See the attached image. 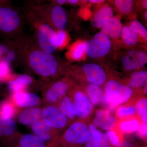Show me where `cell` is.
Listing matches in <instances>:
<instances>
[{"instance_id":"60d3db41","label":"cell","mask_w":147,"mask_h":147,"mask_svg":"<svg viewBox=\"0 0 147 147\" xmlns=\"http://www.w3.org/2000/svg\"><path fill=\"white\" fill-rule=\"evenodd\" d=\"M101 133L102 141L99 147H111V145L109 142L106 134L102 132H101Z\"/></svg>"},{"instance_id":"1f68e13d","label":"cell","mask_w":147,"mask_h":147,"mask_svg":"<svg viewBox=\"0 0 147 147\" xmlns=\"http://www.w3.org/2000/svg\"><path fill=\"white\" fill-rule=\"evenodd\" d=\"M107 137L111 146L115 147L123 141V134L115 127L112 130L107 131Z\"/></svg>"},{"instance_id":"d590c367","label":"cell","mask_w":147,"mask_h":147,"mask_svg":"<svg viewBox=\"0 0 147 147\" xmlns=\"http://www.w3.org/2000/svg\"><path fill=\"white\" fill-rule=\"evenodd\" d=\"M8 87L9 90L13 94L18 92L25 91L27 88V87L18 82L16 79L10 80L8 83Z\"/></svg>"},{"instance_id":"e0dca14e","label":"cell","mask_w":147,"mask_h":147,"mask_svg":"<svg viewBox=\"0 0 147 147\" xmlns=\"http://www.w3.org/2000/svg\"><path fill=\"white\" fill-rule=\"evenodd\" d=\"M42 109L37 107L26 108L18 115V121L24 125H32L41 120Z\"/></svg>"},{"instance_id":"7a4b0ae2","label":"cell","mask_w":147,"mask_h":147,"mask_svg":"<svg viewBox=\"0 0 147 147\" xmlns=\"http://www.w3.org/2000/svg\"><path fill=\"white\" fill-rule=\"evenodd\" d=\"M88 121L79 119L74 122L59 136V145L62 147H82L91 137Z\"/></svg>"},{"instance_id":"8992f818","label":"cell","mask_w":147,"mask_h":147,"mask_svg":"<svg viewBox=\"0 0 147 147\" xmlns=\"http://www.w3.org/2000/svg\"><path fill=\"white\" fill-rule=\"evenodd\" d=\"M68 95L73 102L76 117L88 122L92 114L94 106L83 87L75 84Z\"/></svg>"},{"instance_id":"f546056e","label":"cell","mask_w":147,"mask_h":147,"mask_svg":"<svg viewBox=\"0 0 147 147\" xmlns=\"http://www.w3.org/2000/svg\"><path fill=\"white\" fill-rule=\"evenodd\" d=\"M114 3L119 12L123 14H129L134 8V2L131 0H116Z\"/></svg>"},{"instance_id":"3957f363","label":"cell","mask_w":147,"mask_h":147,"mask_svg":"<svg viewBox=\"0 0 147 147\" xmlns=\"http://www.w3.org/2000/svg\"><path fill=\"white\" fill-rule=\"evenodd\" d=\"M70 77L82 84H92L101 86L105 84L107 75L105 69L99 65L87 63L82 66L80 70L70 71Z\"/></svg>"},{"instance_id":"9c48e42d","label":"cell","mask_w":147,"mask_h":147,"mask_svg":"<svg viewBox=\"0 0 147 147\" xmlns=\"http://www.w3.org/2000/svg\"><path fill=\"white\" fill-rule=\"evenodd\" d=\"M41 120L59 132L66 128L70 123L57 105H46L42 109Z\"/></svg>"},{"instance_id":"ac0fdd59","label":"cell","mask_w":147,"mask_h":147,"mask_svg":"<svg viewBox=\"0 0 147 147\" xmlns=\"http://www.w3.org/2000/svg\"><path fill=\"white\" fill-rule=\"evenodd\" d=\"M125 105L133 106L137 117L141 121L147 122V99L145 96L133 95Z\"/></svg>"},{"instance_id":"6da1fadb","label":"cell","mask_w":147,"mask_h":147,"mask_svg":"<svg viewBox=\"0 0 147 147\" xmlns=\"http://www.w3.org/2000/svg\"><path fill=\"white\" fill-rule=\"evenodd\" d=\"M22 46L25 51L24 57L29 67L34 73L45 79H54L62 74V67L54 55L48 54L39 47L31 46L30 42Z\"/></svg>"},{"instance_id":"44dd1931","label":"cell","mask_w":147,"mask_h":147,"mask_svg":"<svg viewBox=\"0 0 147 147\" xmlns=\"http://www.w3.org/2000/svg\"><path fill=\"white\" fill-rule=\"evenodd\" d=\"M122 28L121 20L114 16L102 27L101 32L108 36L110 39H118L121 37Z\"/></svg>"},{"instance_id":"d6986e66","label":"cell","mask_w":147,"mask_h":147,"mask_svg":"<svg viewBox=\"0 0 147 147\" xmlns=\"http://www.w3.org/2000/svg\"><path fill=\"white\" fill-rule=\"evenodd\" d=\"M141 122L137 116H131L118 120L115 127L123 134H130L137 131Z\"/></svg>"},{"instance_id":"4fadbf2b","label":"cell","mask_w":147,"mask_h":147,"mask_svg":"<svg viewBox=\"0 0 147 147\" xmlns=\"http://www.w3.org/2000/svg\"><path fill=\"white\" fill-rule=\"evenodd\" d=\"M7 147H47L45 142L34 134L15 135L10 139Z\"/></svg>"},{"instance_id":"83f0119b","label":"cell","mask_w":147,"mask_h":147,"mask_svg":"<svg viewBox=\"0 0 147 147\" xmlns=\"http://www.w3.org/2000/svg\"><path fill=\"white\" fill-rule=\"evenodd\" d=\"M16 107L12 101L4 102L0 107V116L5 119H12L16 112Z\"/></svg>"},{"instance_id":"ba28073f","label":"cell","mask_w":147,"mask_h":147,"mask_svg":"<svg viewBox=\"0 0 147 147\" xmlns=\"http://www.w3.org/2000/svg\"><path fill=\"white\" fill-rule=\"evenodd\" d=\"M84 45L85 54L93 59L105 57L112 47L111 39L101 32L95 35L92 39L85 41Z\"/></svg>"},{"instance_id":"8d00e7d4","label":"cell","mask_w":147,"mask_h":147,"mask_svg":"<svg viewBox=\"0 0 147 147\" xmlns=\"http://www.w3.org/2000/svg\"><path fill=\"white\" fill-rule=\"evenodd\" d=\"M18 82L25 86L28 87L33 82V79L31 76L26 74H20L16 76V79Z\"/></svg>"},{"instance_id":"7dc6e473","label":"cell","mask_w":147,"mask_h":147,"mask_svg":"<svg viewBox=\"0 0 147 147\" xmlns=\"http://www.w3.org/2000/svg\"><path fill=\"white\" fill-rule=\"evenodd\" d=\"M144 17L145 19H146V21L147 20V11H145L144 14Z\"/></svg>"},{"instance_id":"603a6c76","label":"cell","mask_w":147,"mask_h":147,"mask_svg":"<svg viewBox=\"0 0 147 147\" xmlns=\"http://www.w3.org/2000/svg\"><path fill=\"white\" fill-rule=\"evenodd\" d=\"M57 106L68 119L70 123L76 119V116L75 108L70 98L67 95L62 98Z\"/></svg>"},{"instance_id":"8fae6325","label":"cell","mask_w":147,"mask_h":147,"mask_svg":"<svg viewBox=\"0 0 147 147\" xmlns=\"http://www.w3.org/2000/svg\"><path fill=\"white\" fill-rule=\"evenodd\" d=\"M32 130L34 134L45 142L47 147L59 146V131L48 126L41 120L32 125Z\"/></svg>"},{"instance_id":"bcb514c9","label":"cell","mask_w":147,"mask_h":147,"mask_svg":"<svg viewBox=\"0 0 147 147\" xmlns=\"http://www.w3.org/2000/svg\"><path fill=\"white\" fill-rule=\"evenodd\" d=\"M142 6L145 9H147V1H142Z\"/></svg>"},{"instance_id":"ee69618b","label":"cell","mask_w":147,"mask_h":147,"mask_svg":"<svg viewBox=\"0 0 147 147\" xmlns=\"http://www.w3.org/2000/svg\"><path fill=\"white\" fill-rule=\"evenodd\" d=\"M89 1L92 3L99 4L104 2L105 1H103V0H90Z\"/></svg>"},{"instance_id":"484cf974","label":"cell","mask_w":147,"mask_h":147,"mask_svg":"<svg viewBox=\"0 0 147 147\" xmlns=\"http://www.w3.org/2000/svg\"><path fill=\"white\" fill-rule=\"evenodd\" d=\"M121 37L123 43L128 46L136 45L139 42L140 37L127 26L123 27Z\"/></svg>"},{"instance_id":"7bdbcfd3","label":"cell","mask_w":147,"mask_h":147,"mask_svg":"<svg viewBox=\"0 0 147 147\" xmlns=\"http://www.w3.org/2000/svg\"><path fill=\"white\" fill-rule=\"evenodd\" d=\"M56 3L57 4V5L60 6L63 5L67 3V0H57L56 1Z\"/></svg>"},{"instance_id":"2e32d148","label":"cell","mask_w":147,"mask_h":147,"mask_svg":"<svg viewBox=\"0 0 147 147\" xmlns=\"http://www.w3.org/2000/svg\"><path fill=\"white\" fill-rule=\"evenodd\" d=\"M111 113L107 109L96 110L92 124L103 130H112L116 126L117 120Z\"/></svg>"},{"instance_id":"ffe728a7","label":"cell","mask_w":147,"mask_h":147,"mask_svg":"<svg viewBox=\"0 0 147 147\" xmlns=\"http://www.w3.org/2000/svg\"><path fill=\"white\" fill-rule=\"evenodd\" d=\"M113 17V8L109 6H105L94 13L92 19V25L95 28L101 29Z\"/></svg>"},{"instance_id":"e575fe53","label":"cell","mask_w":147,"mask_h":147,"mask_svg":"<svg viewBox=\"0 0 147 147\" xmlns=\"http://www.w3.org/2000/svg\"><path fill=\"white\" fill-rule=\"evenodd\" d=\"M67 34L64 30H59L56 32L54 38L53 43L55 47L58 48L63 46L66 40Z\"/></svg>"},{"instance_id":"5b68a950","label":"cell","mask_w":147,"mask_h":147,"mask_svg":"<svg viewBox=\"0 0 147 147\" xmlns=\"http://www.w3.org/2000/svg\"><path fill=\"white\" fill-rule=\"evenodd\" d=\"M35 13L57 31L64 30L67 26L68 18L63 7L57 5H42L36 7Z\"/></svg>"},{"instance_id":"cb8c5ba5","label":"cell","mask_w":147,"mask_h":147,"mask_svg":"<svg viewBox=\"0 0 147 147\" xmlns=\"http://www.w3.org/2000/svg\"><path fill=\"white\" fill-rule=\"evenodd\" d=\"M94 106L100 104L103 91L100 86L88 84L82 85Z\"/></svg>"},{"instance_id":"836d02e7","label":"cell","mask_w":147,"mask_h":147,"mask_svg":"<svg viewBox=\"0 0 147 147\" xmlns=\"http://www.w3.org/2000/svg\"><path fill=\"white\" fill-rule=\"evenodd\" d=\"M85 53L84 42H80L73 47L71 52V58L74 60H79L82 59Z\"/></svg>"},{"instance_id":"7c38bea8","label":"cell","mask_w":147,"mask_h":147,"mask_svg":"<svg viewBox=\"0 0 147 147\" xmlns=\"http://www.w3.org/2000/svg\"><path fill=\"white\" fill-rule=\"evenodd\" d=\"M123 67L127 71H134L144 67L147 63V54L143 50H129L121 59Z\"/></svg>"},{"instance_id":"52a82bcc","label":"cell","mask_w":147,"mask_h":147,"mask_svg":"<svg viewBox=\"0 0 147 147\" xmlns=\"http://www.w3.org/2000/svg\"><path fill=\"white\" fill-rule=\"evenodd\" d=\"M75 84V82L69 76L57 80L44 92V102L47 105H57L62 98L68 94Z\"/></svg>"},{"instance_id":"f1b7e54d","label":"cell","mask_w":147,"mask_h":147,"mask_svg":"<svg viewBox=\"0 0 147 147\" xmlns=\"http://www.w3.org/2000/svg\"><path fill=\"white\" fill-rule=\"evenodd\" d=\"M134 116H137L134 107L131 105H121L117 108L115 117L117 120H118Z\"/></svg>"},{"instance_id":"b9f144b4","label":"cell","mask_w":147,"mask_h":147,"mask_svg":"<svg viewBox=\"0 0 147 147\" xmlns=\"http://www.w3.org/2000/svg\"><path fill=\"white\" fill-rule=\"evenodd\" d=\"M115 147H135L133 145L127 141H123L121 142L117 146Z\"/></svg>"},{"instance_id":"9a60e30c","label":"cell","mask_w":147,"mask_h":147,"mask_svg":"<svg viewBox=\"0 0 147 147\" xmlns=\"http://www.w3.org/2000/svg\"><path fill=\"white\" fill-rule=\"evenodd\" d=\"M11 101L17 108H27L36 107L40 102V99L36 94L25 91L13 93Z\"/></svg>"},{"instance_id":"5bb4252c","label":"cell","mask_w":147,"mask_h":147,"mask_svg":"<svg viewBox=\"0 0 147 147\" xmlns=\"http://www.w3.org/2000/svg\"><path fill=\"white\" fill-rule=\"evenodd\" d=\"M103 92L105 93L114 94L118 96L123 103L129 100L134 94V91L131 88L115 80H110L105 83Z\"/></svg>"},{"instance_id":"277c9868","label":"cell","mask_w":147,"mask_h":147,"mask_svg":"<svg viewBox=\"0 0 147 147\" xmlns=\"http://www.w3.org/2000/svg\"><path fill=\"white\" fill-rule=\"evenodd\" d=\"M34 25L37 45L41 50L48 54H52L57 50L53 43L56 34L55 29L47 22L34 13Z\"/></svg>"},{"instance_id":"4316f807","label":"cell","mask_w":147,"mask_h":147,"mask_svg":"<svg viewBox=\"0 0 147 147\" xmlns=\"http://www.w3.org/2000/svg\"><path fill=\"white\" fill-rule=\"evenodd\" d=\"M91 137L85 147H99L102 141V133L92 123L89 125Z\"/></svg>"},{"instance_id":"d4e9b609","label":"cell","mask_w":147,"mask_h":147,"mask_svg":"<svg viewBox=\"0 0 147 147\" xmlns=\"http://www.w3.org/2000/svg\"><path fill=\"white\" fill-rule=\"evenodd\" d=\"M16 129V123L13 119L4 118L0 116V137L13 136Z\"/></svg>"},{"instance_id":"4dcf8cb0","label":"cell","mask_w":147,"mask_h":147,"mask_svg":"<svg viewBox=\"0 0 147 147\" xmlns=\"http://www.w3.org/2000/svg\"><path fill=\"white\" fill-rule=\"evenodd\" d=\"M129 27L139 37H141L142 38L147 41V29L142 25L140 21L137 19L132 20L129 24Z\"/></svg>"},{"instance_id":"f6af8a7d","label":"cell","mask_w":147,"mask_h":147,"mask_svg":"<svg viewBox=\"0 0 147 147\" xmlns=\"http://www.w3.org/2000/svg\"><path fill=\"white\" fill-rule=\"evenodd\" d=\"M79 1L78 0H68L67 1V3L71 5H76L79 2Z\"/></svg>"},{"instance_id":"74e56055","label":"cell","mask_w":147,"mask_h":147,"mask_svg":"<svg viewBox=\"0 0 147 147\" xmlns=\"http://www.w3.org/2000/svg\"><path fill=\"white\" fill-rule=\"evenodd\" d=\"M147 123L141 121L137 131V134L141 139L146 140L147 136Z\"/></svg>"},{"instance_id":"7402d4cb","label":"cell","mask_w":147,"mask_h":147,"mask_svg":"<svg viewBox=\"0 0 147 147\" xmlns=\"http://www.w3.org/2000/svg\"><path fill=\"white\" fill-rule=\"evenodd\" d=\"M147 71L139 70L132 73L125 84L134 91V90L143 89L147 86Z\"/></svg>"},{"instance_id":"30bf717a","label":"cell","mask_w":147,"mask_h":147,"mask_svg":"<svg viewBox=\"0 0 147 147\" xmlns=\"http://www.w3.org/2000/svg\"><path fill=\"white\" fill-rule=\"evenodd\" d=\"M21 19L17 11L9 7H0V31L6 34L16 31Z\"/></svg>"},{"instance_id":"ab89813d","label":"cell","mask_w":147,"mask_h":147,"mask_svg":"<svg viewBox=\"0 0 147 147\" xmlns=\"http://www.w3.org/2000/svg\"><path fill=\"white\" fill-rule=\"evenodd\" d=\"M9 50V49L7 45L0 43V61L3 60Z\"/></svg>"},{"instance_id":"f35d334b","label":"cell","mask_w":147,"mask_h":147,"mask_svg":"<svg viewBox=\"0 0 147 147\" xmlns=\"http://www.w3.org/2000/svg\"><path fill=\"white\" fill-rule=\"evenodd\" d=\"M16 57V55L15 52L13 50H9L6 55L3 61H5L8 63L11 64V62L15 60Z\"/></svg>"},{"instance_id":"d6a6232c","label":"cell","mask_w":147,"mask_h":147,"mask_svg":"<svg viewBox=\"0 0 147 147\" xmlns=\"http://www.w3.org/2000/svg\"><path fill=\"white\" fill-rule=\"evenodd\" d=\"M10 74V64L5 61H0V81L6 80Z\"/></svg>"}]
</instances>
